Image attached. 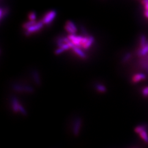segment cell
Masks as SVG:
<instances>
[{
	"label": "cell",
	"instance_id": "cell-11",
	"mask_svg": "<svg viewBox=\"0 0 148 148\" xmlns=\"http://www.w3.org/2000/svg\"><path fill=\"white\" fill-rule=\"evenodd\" d=\"M148 53V41L147 44L145 47L140 49L138 51V55L140 57H143L145 55H147Z\"/></svg>",
	"mask_w": 148,
	"mask_h": 148
},
{
	"label": "cell",
	"instance_id": "cell-15",
	"mask_svg": "<svg viewBox=\"0 0 148 148\" xmlns=\"http://www.w3.org/2000/svg\"><path fill=\"white\" fill-rule=\"evenodd\" d=\"M146 130H147V127L145 125L138 126L137 127H136L134 129V131L139 134L144 131H146Z\"/></svg>",
	"mask_w": 148,
	"mask_h": 148
},
{
	"label": "cell",
	"instance_id": "cell-13",
	"mask_svg": "<svg viewBox=\"0 0 148 148\" xmlns=\"http://www.w3.org/2000/svg\"><path fill=\"white\" fill-rule=\"evenodd\" d=\"M148 41L147 40V37L144 35H142L140 37V49L145 47L147 44Z\"/></svg>",
	"mask_w": 148,
	"mask_h": 148
},
{
	"label": "cell",
	"instance_id": "cell-1",
	"mask_svg": "<svg viewBox=\"0 0 148 148\" xmlns=\"http://www.w3.org/2000/svg\"><path fill=\"white\" fill-rule=\"evenodd\" d=\"M12 88L14 91L21 92H26L28 93H33L34 92V89L33 87L29 86H24V85L14 84L13 85Z\"/></svg>",
	"mask_w": 148,
	"mask_h": 148
},
{
	"label": "cell",
	"instance_id": "cell-3",
	"mask_svg": "<svg viewBox=\"0 0 148 148\" xmlns=\"http://www.w3.org/2000/svg\"><path fill=\"white\" fill-rule=\"evenodd\" d=\"M43 24H44L42 21L37 22L36 24L30 27L29 28H28L26 30V31L25 32V35L26 36H29L30 34H32V33H34L35 32H37L38 30H40L42 28Z\"/></svg>",
	"mask_w": 148,
	"mask_h": 148
},
{
	"label": "cell",
	"instance_id": "cell-6",
	"mask_svg": "<svg viewBox=\"0 0 148 148\" xmlns=\"http://www.w3.org/2000/svg\"><path fill=\"white\" fill-rule=\"evenodd\" d=\"M20 104L18 102V100L15 97H12L11 98V106L14 112H19V106Z\"/></svg>",
	"mask_w": 148,
	"mask_h": 148
},
{
	"label": "cell",
	"instance_id": "cell-10",
	"mask_svg": "<svg viewBox=\"0 0 148 148\" xmlns=\"http://www.w3.org/2000/svg\"><path fill=\"white\" fill-rule=\"evenodd\" d=\"M72 49L74 51V52L76 53V54H77L81 58L83 59L86 58V57H87L86 54L79 48L75 46Z\"/></svg>",
	"mask_w": 148,
	"mask_h": 148
},
{
	"label": "cell",
	"instance_id": "cell-23",
	"mask_svg": "<svg viewBox=\"0 0 148 148\" xmlns=\"http://www.w3.org/2000/svg\"><path fill=\"white\" fill-rule=\"evenodd\" d=\"M80 30H81V32H82V35L84 36V37H87V36H88V32H87L86 29H85V27H84V26H82V25H81V26L80 27Z\"/></svg>",
	"mask_w": 148,
	"mask_h": 148
},
{
	"label": "cell",
	"instance_id": "cell-25",
	"mask_svg": "<svg viewBox=\"0 0 148 148\" xmlns=\"http://www.w3.org/2000/svg\"><path fill=\"white\" fill-rule=\"evenodd\" d=\"M142 93L144 97H148V86L145 87L143 88L142 91Z\"/></svg>",
	"mask_w": 148,
	"mask_h": 148
},
{
	"label": "cell",
	"instance_id": "cell-19",
	"mask_svg": "<svg viewBox=\"0 0 148 148\" xmlns=\"http://www.w3.org/2000/svg\"><path fill=\"white\" fill-rule=\"evenodd\" d=\"M132 57V54L131 53H127L123 57V58L122 59V62L123 63H126L128 62L130 59Z\"/></svg>",
	"mask_w": 148,
	"mask_h": 148
},
{
	"label": "cell",
	"instance_id": "cell-7",
	"mask_svg": "<svg viewBox=\"0 0 148 148\" xmlns=\"http://www.w3.org/2000/svg\"><path fill=\"white\" fill-rule=\"evenodd\" d=\"M147 79V76L143 73H138L135 74L132 77V82L133 83H137L142 80Z\"/></svg>",
	"mask_w": 148,
	"mask_h": 148
},
{
	"label": "cell",
	"instance_id": "cell-20",
	"mask_svg": "<svg viewBox=\"0 0 148 148\" xmlns=\"http://www.w3.org/2000/svg\"><path fill=\"white\" fill-rule=\"evenodd\" d=\"M65 43L64 42V37H60L57 40V45L58 46L59 48L61 47Z\"/></svg>",
	"mask_w": 148,
	"mask_h": 148
},
{
	"label": "cell",
	"instance_id": "cell-9",
	"mask_svg": "<svg viewBox=\"0 0 148 148\" xmlns=\"http://www.w3.org/2000/svg\"><path fill=\"white\" fill-rule=\"evenodd\" d=\"M69 48H71V47L69 46V44L65 43V44H64L61 47L59 48L58 49H57L54 51V54L56 55H59V54L63 53L64 51H65L66 50L69 49Z\"/></svg>",
	"mask_w": 148,
	"mask_h": 148
},
{
	"label": "cell",
	"instance_id": "cell-26",
	"mask_svg": "<svg viewBox=\"0 0 148 148\" xmlns=\"http://www.w3.org/2000/svg\"><path fill=\"white\" fill-rule=\"evenodd\" d=\"M144 16L146 18H148V11H145L144 12Z\"/></svg>",
	"mask_w": 148,
	"mask_h": 148
},
{
	"label": "cell",
	"instance_id": "cell-22",
	"mask_svg": "<svg viewBox=\"0 0 148 148\" xmlns=\"http://www.w3.org/2000/svg\"><path fill=\"white\" fill-rule=\"evenodd\" d=\"M29 18L30 21H36V14L35 12H32L29 14Z\"/></svg>",
	"mask_w": 148,
	"mask_h": 148
},
{
	"label": "cell",
	"instance_id": "cell-16",
	"mask_svg": "<svg viewBox=\"0 0 148 148\" xmlns=\"http://www.w3.org/2000/svg\"><path fill=\"white\" fill-rule=\"evenodd\" d=\"M140 137L143 139V140L146 143H148V134L146 131H144L143 132L139 133Z\"/></svg>",
	"mask_w": 148,
	"mask_h": 148
},
{
	"label": "cell",
	"instance_id": "cell-4",
	"mask_svg": "<svg viewBox=\"0 0 148 148\" xmlns=\"http://www.w3.org/2000/svg\"><path fill=\"white\" fill-rule=\"evenodd\" d=\"M68 37L69 40L73 43L74 45L77 47L78 46L80 47L82 46V42L84 38L83 36H77L75 35H70Z\"/></svg>",
	"mask_w": 148,
	"mask_h": 148
},
{
	"label": "cell",
	"instance_id": "cell-24",
	"mask_svg": "<svg viewBox=\"0 0 148 148\" xmlns=\"http://www.w3.org/2000/svg\"><path fill=\"white\" fill-rule=\"evenodd\" d=\"M19 112H20L23 115L26 116L27 115V112L25 110V109L21 104L19 105Z\"/></svg>",
	"mask_w": 148,
	"mask_h": 148
},
{
	"label": "cell",
	"instance_id": "cell-27",
	"mask_svg": "<svg viewBox=\"0 0 148 148\" xmlns=\"http://www.w3.org/2000/svg\"><path fill=\"white\" fill-rule=\"evenodd\" d=\"M144 7H145V9L146 11H148V3L144 5Z\"/></svg>",
	"mask_w": 148,
	"mask_h": 148
},
{
	"label": "cell",
	"instance_id": "cell-5",
	"mask_svg": "<svg viewBox=\"0 0 148 148\" xmlns=\"http://www.w3.org/2000/svg\"><path fill=\"white\" fill-rule=\"evenodd\" d=\"M82 124V120L81 118H77L74 122V126H73V133L75 136H77L79 135V130L81 127Z\"/></svg>",
	"mask_w": 148,
	"mask_h": 148
},
{
	"label": "cell",
	"instance_id": "cell-12",
	"mask_svg": "<svg viewBox=\"0 0 148 148\" xmlns=\"http://www.w3.org/2000/svg\"><path fill=\"white\" fill-rule=\"evenodd\" d=\"M94 41H95V38L93 36H88V40L86 43L83 46V48H84L85 49H88L92 46V45Z\"/></svg>",
	"mask_w": 148,
	"mask_h": 148
},
{
	"label": "cell",
	"instance_id": "cell-2",
	"mask_svg": "<svg viewBox=\"0 0 148 148\" xmlns=\"http://www.w3.org/2000/svg\"><path fill=\"white\" fill-rule=\"evenodd\" d=\"M57 14V13L55 10H52L48 12L43 19L42 22L43 24L46 25L49 24L55 19Z\"/></svg>",
	"mask_w": 148,
	"mask_h": 148
},
{
	"label": "cell",
	"instance_id": "cell-18",
	"mask_svg": "<svg viewBox=\"0 0 148 148\" xmlns=\"http://www.w3.org/2000/svg\"><path fill=\"white\" fill-rule=\"evenodd\" d=\"M95 88L98 91L102 92V93H105L106 92V88L103 85L98 84L95 86Z\"/></svg>",
	"mask_w": 148,
	"mask_h": 148
},
{
	"label": "cell",
	"instance_id": "cell-14",
	"mask_svg": "<svg viewBox=\"0 0 148 148\" xmlns=\"http://www.w3.org/2000/svg\"><path fill=\"white\" fill-rule=\"evenodd\" d=\"M37 23V22L36 21H30L27 22L25 23H24L23 25V28L25 29H27L28 28H29L30 27L33 26L34 25L36 24Z\"/></svg>",
	"mask_w": 148,
	"mask_h": 148
},
{
	"label": "cell",
	"instance_id": "cell-17",
	"mask_svg": "<svg viewBox=\"0 0 148 148\" xmlns=\"http://www.w3.org/2000/svg\"><path fill=\"white\" fill-rule=\"evenodd\" d=\"M66 24L68 25L69 27H70L72 29L74 30V32H75L77 31V27L76 26V25L75 24L74 22L72 21H70V20L67 21L66 22Z\"/></svg>",
	"mask_w": 148,
	"mask_h": 148
},
{
	"label": "cell",
	"instance_id": "cell-8",
	"mask_svg": "<svg viewBox=\"0 0 148 148\" xmlns=\"http://www.w3.org/2000/svg\"><path fill=\"white\" fill-rule=\"evenodd\" d=\"M32 77L33 79L34 80L35 84L40 86L41 84V79H40V76L38 72L37 71V70H35L32 72Z\"/></svg>",
	"mask_w": 148,
	"mask_h": 148
},
{
	"label": "cell",
	"instance_id": "cell-21",
	"mask_svg": "<svg viewBox=\"0 0 148 148\" xmlns=\"http://www.w3.org/2000/svg\"><path fill=\"white\" fill-rule=\"evenodd\" d=\"M64 29H65V30H66V32H68L69 33H70V35H75V32H74V30L72 29L70 27H69L68 25L65 24V26H64Z\"/></svg>",
	"mask_w": 148,
	"mask_h": 148
}]
</instances>
